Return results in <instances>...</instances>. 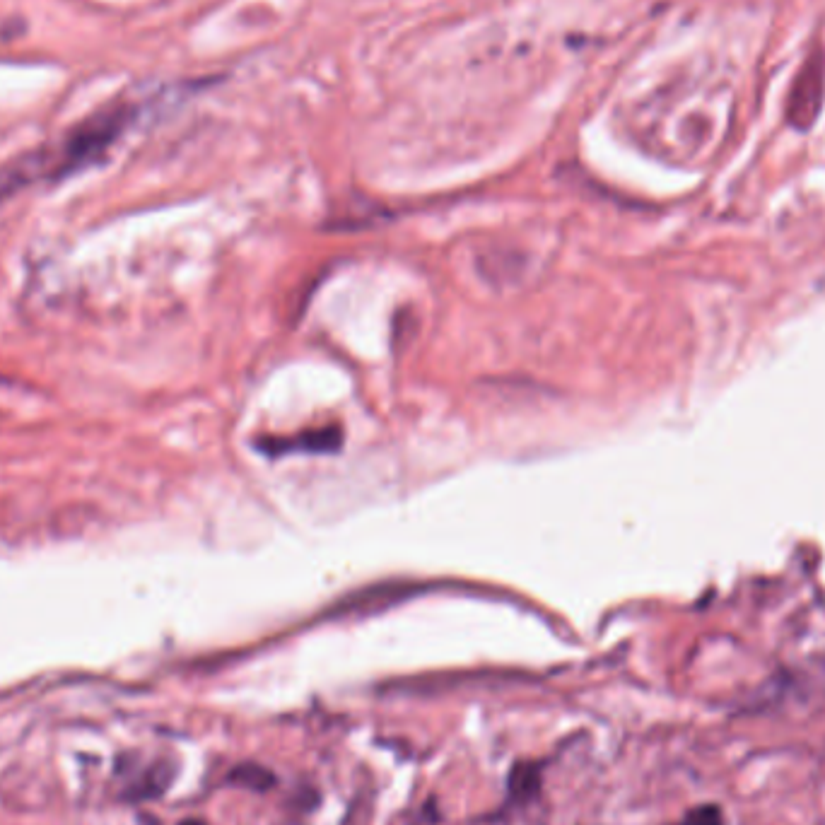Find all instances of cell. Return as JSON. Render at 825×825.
<instances>
[{"mask_svg":"<svg viewBox=\"0 0 825 825\" xmlns=\"http://www.w3.org/2000/svg\"><path fill=\"white\" fill-rule=\"evenodd\" d=\"M119 770H121V775H126L124 797L128 801H148V799L162 797L174 777L172 765L165 763V760L143 765V768H133L136 772L124 770V768H119Z\"/></svg>","mask_w":825,"mask_h":825,"instance_id":"cell-3","label":"cell"},{"mask_svg":"<svg viewBox=\"0 0 825 825\" xmlns=\"http://www.w3.org/2000/svg\"><path fill=\"white\" fill-rule=\"evenodd\" d=\"M131 111L126 107H111L107 111H97L83 124L75 126L56 150L58 172H73L80 165H90L104 150L121 136L128 124Z\"/></svg>","mask_w":825,"mask_h":825,"instance_id":"cell-1","label":"cell"},{"mask_svg":"<svg viewBox=\"0 0 825 825\" xmlns=\"http://www.w3.org/2000/svg\"><path fill=\"white\" fill-rule=\"evenodd\" d=\"M177 825H208V823L201 821V818H184V821H179Z\"/></svg>","mask_w":825,"mask_h":825,"instance_id":"cell-7","label":"cell"},{"mask_svg":"<svg viewBox=\"0 0 825 825\" xmlns=\"http://www.w3.org/2000/svg\"><path fill=\"white\" fill-rule=\"evenodd\" d=\"M541 789V770L534 763H517L507 777V799L512 804H526Z\"/></svg>","mask_w":825,"mask_h":825,"instance_id":"cell-4","label":"cell"},{"mask_svg":"<svg viewBox=\"0 0 825 825\" xmlns=\"http://www.w3.org/2000/svg\"><path fill=\"white\" fill-rule=\"evenodd\" d=\"M825 99V58L821 51L811 54L801 66L792 92H789V121L797 128H806L816 121Z\"/></svg>","mask_w":825,"mask_h":825,"instance_id":"cell-2","label":"cell"},{"mask_svg":"<svg viewBox=\"0 0 825 825\" xmlns=\"http://www.w3.org/2000/svg\"><path fill=\"white\" fill-rule=\"evenodd\" d=\"M230 782L239 784V787L254 789V792H266V789L275 782V777L263 768V765L244 763V765H237V768L230 772Z\"/></svg>","mask_w":825,"mask_h":825,"instance_id":"cell-5","label":"cell"},{"mask_svg":"<svg viewBox=\"0 0 825 825\" xmlns=\"http://www.w3.org/2000/svg\"><path fill=\"white\" fill-rule=\"evenodd\" d=\"M678 825H724V813L717 804H702L698 809L688 811Z\"/></svg>","mask_w":825,"mask_h":825,"instance_id":"cell-6","label":"cell"}]
</instances>
